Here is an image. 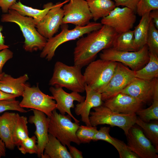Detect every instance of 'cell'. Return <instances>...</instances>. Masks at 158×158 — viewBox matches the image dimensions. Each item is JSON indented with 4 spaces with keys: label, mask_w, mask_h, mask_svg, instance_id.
Listing matches in <instances>:
<instances>
[{
    "label": "cell",
    "mask_w": 158,
    "mask_h": 158,
    "mask_svg": "<svg viewBox=\"0 0 158 158\" xmlns=\"http://www.w3.org/2000/svg\"><path fill=\"white\" fill-rule=\"evenodd\" d=\"M117 33L112 28L102 25L77 42L73 51L74 65L81 68L94 61L98 53L112 47Z\"/></svg>",
    "instance_id": "6da1fadb"
},
{
    "label": "cell",
    "mask_w": 158,
    "mask_h": 158,
    "mask_svg": "<svg viewBox=\"0 0 158 158\" xmlns=\"http://www.w3.org/2000/svg\"><path fill=\"white\" fill-rule=\"evenodd\" d=\"M1 21L15 23L19 26L25 39L23 48L25 51L31 52L42 50L44 47L47 39L37 31L32 18L23 16L14 10L9 9L7 13L2 15Z\"/></svg>",
    "instance_id": "7a4b0ae2"
},
{
    "label": "cell",
    "mask_w": 158,
    "mask_h": 158,
    "mask_svg": "<svg viewBox=\"0 0 158 158\" xmlns=\"http://www.w3.org/2000/svg\"><path fill=\"white\" fill-rule=\"evenodd\" d=\"M81 68L77 65L69 66L57 61L54 65L49 85L65 87L72 92L83 93L85 91L86 83Z\"/></svg>",
    "instance_id": "3957f363"
},
{
    "label": "cell",
    "mask_w": 158,
    "mask_h": 158,
    "mask_svg": "<svg viewBox=\"0 0 158 158\" xmlns=\"http://www.w3.org/2000/svg\"><path fill=\"white\" fill-rule=\"evenodd\" d=\"M102 25L101 23L91 22L85 26H76L73 29L69 30L67 24H62L61 25V32L55 36L47 39L46 44L40 54V57L45 58L48 61H51L54 56L56 49L60 45L99 30Z\"/></svg>",
    "instance_id": "277c9868"
},
{
    "label": "cell",
    "mask_w": 158,
    "mask_h": 158,
    "mask_svg": "<svg viewBox=\"0 0 158 158\" xmlns=\"http://www.w3.org/2000/svg\"><path fill=\"white\" fill-rule=\"evenodd\" d=\"M117 63L101 59L92 61L83 74L86 84L102 93L112 78Z\"/></svg>",
    "instance_id": "5b68a950"
},
{
    "label": "cell",
    "mask_w": 158,
    "mask_h": 158,
    "mask_svg": "<svg viewBox=\"0 0 158 158\" xmlns=\"http://www.w3.org/2000/svg\"><path fill=\"white\" fill-rule=\"evenodd\" d=\"M56 109L49 117V133L56 137L64 145L68 147L71 142L80 145L81 143L76 135L79 123L72 122L69 115L58 113Z\"/></svg>",
    "instance_id": "8992f818"
},
{
    "label": "cell",
    "mask_w": 158,
    "mask_h": 158,
    "mask_svg": "<svg viewBox=\"0 0 158 158\" xmlns=\"http://www.w3.org/2000/svg\"><path fill=\"white\" fill-rule=\"evenodd\" d=\"M90 112L89 120L91 126L107 124L122 129L126 135L130 128L135 124L136 114H126L114 112L103 104L94 107Z\"/></svg>",
    "instance_id": "52a82bcc"
},
{
    "label": "cell",
    "mask_w": 158,
    "mask_h": 158,
    "mask_svg": "<svg viewBox=\"0 0 158 158\" xmlns=\"http://www.w3.org/2000/svg\"><path fill=\"white\" fill-rule=\"evenodd\" d=\"M99 57L102 59L121 63L134 71L143 67L149 60V51L146 44L135 51H118L110 47L102 50Z\"/></svg>",
    "instance_id": "ba28073f"
},
{
    "label": "cell",
    "mask_w": 158,
    "mask_h": 158,
    "mask_svg": "<svg viewBox=\"0 0 158 158\" xmlns=\"http://www.w3.org/2000/svg\"><path fill=\"white\" fill-rule=\"evenodd\" d=\"M22 85L24 90L20 106L24 108L40 111L49 117L53 111L56 109V104L54 97L43 92L39 87L38 83L32 87L25 83Z\"/></svg>",
    "instance_id": "9c48e42d"
},
{
    "label": "cell",
    "mask_w": 158,
    "mask_h": 158,
    "mask_svg": "<svg viewBox=\"0 0 158 158\" xmlns=\"http://www.w3.org/2000/svg\"><path fill=\"white\" fill-rule=\"evenodd\" d=\"M132 126L126 135L128 148L139 158H157V150L140 128Z\"/></svg>",
    "instance_id": "30bf717a"
},
{
    "label": "cell",
    "mask_w": 158,
    "mask_h": 158,
    "mask_svg": "<svg viewBox=\"0 0 158 158\" xmlns=\"http://www.w3.org/2000/svg\"><path fill=\"white\" fill-rule=\"evenodd\" d=\"M63 6V24L71 23L83 26L89 23L92 18L86 0H69Z\"/></svg>",
    "instance_id": "8fae6325"
},
{
    "label": "cell",
    "mask_w": 158,
    "mask_h": 158,
    "mask_svg": "<svg viewBox=\"0 0 158 158\" xmlns=\"http://www.w3.org/2000/svg\"><path fill=\"white\" fill-rule=\"evenodd\" d=\"M135 11L126 7H115L106 17L102 18L101 23L113 28L117 33L130 30L136 19Z\"/></svg>",
    "instance_id": "7c38bea8"
},
{
    "label": "cell",
    "mask_w": 158,
    "mask_h": 158,
    "mask_svg": "<svg viewBox=\"0 0 158 158\" xmlns=\"http://www.w3.org/2000/svg\"><path fill=\"white\" fill-rule=\"evenodd\" d=\"M69 1L66 0L54 4L42 19L36 24L37 31L47 39L53 37L63 24L64 11L62 7Z\"/></svg>",
    "instance_id": "4fadbf2b"
},
{
    "label": "cell",
    "mask_w": 158,
    "mask_h": 158,
    "mask_svg": "<svg viewBox=\"0 0 158 158\" xmlns=\"http://www.w3.org/2000/svg\"><path fill=\"white\" fill-rule=\"evenodd\" d=\"M135 78L134 71L117 62L112 78L101 93L102 100L104 101L121 92Z\"/></svg>",
    "instance_id": "5bb4252c"
},
{
    "label": "cell",
    "mask_w": 158,
    "mask_h": 158,
    "mask_svg": "<svg viewBox=\"0 0 158 158\" xmlns=\"http://www.w3.org/2000/svg\"><path fill=\"white\" fill-rule=\"evenodd\" d=\"M158 88V78L148 81L135 77L121 92L129 95L142 103H147L153 100Z\"/></svg>",
    "instance_id": "9a60e30c"
},
{
    "label": "cell",
    "mask_w": 158,
    "mask_h": 158,
    "mask_svg": "<svg viewBox=\"0 0 158 158\" xmlns=\"http://www.w3.org/2000/svg\"><path fill=\"white\" fill-rule=\"evenodd\" d=\"M49 91L54 100L56 101V109H57L62 114L65 115L67 113L75 122L79 123V121L73 115L71 109L74 107V101H77L79 103L82 102L85 99V97L76 92L67 93L63 90V88L60 87L51 86L49 88Z\"/></svg>",
    "instance_id": "2e32d148"
},
{
    "label": "cell",
    "mask_w": 158,
    "mask_h": 158,
    "mask_svg": "<svg viewBox=\"0 0 158 158\" xmlns=\"http://www.w3.org/2000/svg\"><path fill=\"white\" fill-rule=\"evenodd\" d=\"M142 104L129 95L120 92L104 101L103 104L116 112L132 114L141 109Z\"/></svg>",
    "instance_id": "e0dca14e"
},
{
    "label": "cell",
    "mask_w": 158,
    "mask_h": 158,
    "mask_svg": "<svg viewBox=\"0 0 158 158\" xmlns=\"http://www.w3.org/2000/svg\"><path fill=\"white\" fill-rule=\"evenodd\" d=\"M33 115L29 117L28 122L35 126L34 133L37 139V154L41 158L44 153L45 147L48 139V128L49 122V117L40 111L31 109Z\"/></svg>",
    "instance_id": "ac0fdd59"
},
{
    "label": "cell",
    "mask_w": 158,
    "mask_h": 158,
    "mask_svg": "<svg viewBox=\"0 0 158 158\" xmlns=\"http://www.w3.org/2000/svg\"><path fill=\"white\" fill-rule=\"evenodd\" d=\"M85 90L86 97L84 100L75 105L74 111L77 116H80L81 121L86 125H91L89 116L92 108L101 106L103 104L101 93L93 89L85 84Z\"/></svg>",
    "instance_id": "d6986e66"
},
{
    "label": "cell",
    "mask_w": 158,
    "mask_h": 158,
    "mask_svg": "<svg viewBox=\"0 0 158 158\" xmlns=\"http://www.w3.org/2000/svg\"><path fill=\"white\" fill-rule=\"evenodd\" d=\"M17 114L5 112L0 116V138L4 143L6 148L13 150L15 145L13 139V133Z\"/></svg>",
    "instance_id": "ffe728a7"
},
{
    "label": "cell",
    "mask_w": 158,
    "mask_h": 158,
    "mask_svg": "<svg viewBox=\"0 0 158 158\" xmlns=\"http://www.w3.org/2000/svg\"><path fill=\"white\" fill-rule=\"evenodd\" d=\"M28 79L27 74L15 78L5 73L0 80V90L6 93L16 95L18 97L22 96L24 90L22 84L25 83Z\"/></svg>",
    "instance_id": "44dd1931"
},
{
    "label": "cell",
    "mask_w": 158,
    "mask_h": 158,
    "mask_svg": "<svg viewBox=\"0 0 158 158\" xmlns=\"http://www.w3.org/2000/svg\"><path fill=\"white\" fill-rule=\"evenodd\" d=\"M41 158H72L66 146L49 133L48 139Z\"/></svg>",
    "instance_id": "7402d4cb"
},
{
    "label": "cell",
    "mask_w": 158,
    "mask_h": 158,
    "mask_svg": "<svg viewBox=\"0 0 158 158\" xmlns=\"http://www.w3.org/2000/svg\"><path fill=\"white\" fill-rule=\"evenodd\" d=\"M54 5L52 2H49L44 5L43 9L40 10L24 5L19 1L13 4L9 9L15 10L23 16L32 18L36 24L42 19Z\"/></svg>",
    "instance_id": "603a6c76"
},
{
    "label": "cell",
    "mask_w": 158,
    "mask_h": 158,
    "mask_svg": "<svg viewBox=\"0 0 158 158\" xmlns=\"http://www.w3.org/2000/svg\"><path fill=\"white\" fill-rule=\"evenodd\" d=\"M92 18L96 21L104 18L116 7L112 0H86Z\"/></svg>",
    "instance_id": "cb8c5ba5"
},
{
    "label": "cell",
    "mask_w": 158,
    "mask_h": 158,
    "mask_svg": "<svg viewBox=\"0 0 158 158\" xmlns=\"http://www.w3.org/2000/svg\"><path fill=\"white\" fill-rule=\"evenodd\" d=\"M150 12L142 16L138 24L133 30L134 41L137 50L146 44L150 24L152 19L149 16Z\"/></svg>",
    "instance_id": "d4e9b609"
},
{
    "label": "cell",
    "mask_w": 158,
    "mask_h": 158,
    "mask_svg": "<svg viewBox=\"0 0 158 158\" xmlns=\"http://www.w3.org/2000/svg\"><path fill=\"white\" fill-rule=\"evenodd\" d=\"M149 60L146 65L140 69L134 71L135 78L151 80L158 78V56L149 52Z\"/></svg>",
    "instance_id": "484cf974"
},
{
    "label": "cell",
    "mask_w": 158,
    "mask_h": 158,
    "mask_svg": "<svg viewBox=\"0 0 158 158\" xmlns=\"http://www.w3.org/2000/svg\"><path fill=\"white\" fill-rule=\"evenodd\" d=\"M111 47L118 51H137L135 44L133 30L117 33L113 40Z\"/></svg>",
    "instance_id": "4316f807"
},
{
    "label": "cell",
    "mask_w": 158,
    "mask_h": 158,
    "mask_svg": "<svg viewBox=\"0 0 158 158\" xmlns=\"http://www.w3.org/2000/svg\"><path fill=\"white\" fill-rule=\"evenodd\" d=\"M27 118L17 113L13 133L14 143L17 146L23 140L29 137Z\"/></svg>",
    "instance_id": "83f0119b"
},
{
    "label": "cell",
    "mask_w": 158,
    "mask_h": 158,
    "mask_svg": "<svg viewBox=\"0 0 158 158\" xmlns=\"http://www.w3.org/2000/svg\"><path fill=\"white\" fill-rule=\"evenodd\" d=\"M110 131L109 127H101L95 134L92 141L101 140L107 142L113 146L120 154L128 146L123 142L111 137L109 134Z\"/></svg>",
    "instance_id": "f1b7e54d"
},
{
    "label": "cell",
    "mask_w": 158,
    "mask_h": 158,
    "mask_svg": "<svg viewBox=\"0 0 158 158\" xmlns=\"http://www.w3.org/2000/svg\"><path fill=\"white\" fill-rule=\"evenodd\" d=\"M135 124L142 129L145 135L158 150V121L151 123L146 122L137 116Z\"/></svg>",
    "instance_id": "f546056e"
},
{
    "label": "cell",
    "mask_w": 158,
    "mask_h": 158,
    "mask_svg": "<svg viewBox=\"0 0 158 158\" xmlns=\"http://www.w3.org/2000/svg\"><path fill=\"white\" fill-rule=\"evenodd\" d=\"M136 114L143 121L149 122L152 120H158V88L155 92L152 105L144 109H140Z\"/></svg>",
    "instance_id": "4dcf8cb0"
},
{
    "label": "cell",
    "mask_w": 158,
    "mask_h": 158,
    "mask_svg": "<svg viewBox=\"0 0 158 158\" xmlns=\"http://www.w3.org/2000/svg\"><path fill=\"white\" fill-rule=\"evenodd\" d=\"M146 45L149 52L158 56V30L152 19L150 24Z\"/></svg>",
    "instance_id": "1f68e13d"
},
{
    "label": "cell",
    "mask_w": 158,
    "mask_h": 158,
    "mask_svg": "<svg viewBox=\"0 0 158 158\" xmlns=\"http://www.w3.org/2000/svg\"><path fill=\"white\" fill-rule=\"evenodd\" d=\"M97 131L96 126L81 125L78 128L76 135L81 143H89L92 140Z\"/></svg>",
    "instance_id": "d6a6232c"
},
{
    "label": "cell",
    "mask_w": 158,
    "mask_h": 158,
    "mask_svg": "<svg viewBox=\"0 0 158 158\" xmlns=\"http://www.w3.org/2000/svg\"><path fill=\"white\" fill-rule=\"evenodd\" d=\"M19 150L23 154H37V139L35 135L29 137L23 140L17 146Z\"/></svg>",
    "instance_id": "836d02e7"
},
{
    "label": "cell",
    "mask_w": 158,
    "mask_h": 158,
    "mask_svg": "<svg viewBox=\"0 0 158 158\" xmlns=\"http://www.w3.org/2000/svg\"><path fill=\"white\" fill-rule=\"evenodd\" d=\"M158 9V0H139L136 11L138 14L142 16L145 13Z\"/></svg>",
    "instance_id": "e575fe53"
},
{
    "label": "cell",
    "mask_w": 158,
    "mask_h": 158,
    "mask_svg": "<svg viewBox=\"0 0 158 158\" xmlns=\"http://www.w3.org/2000/svg\"><path fill=\"white\" fill-rule=\"evenodd\" d=\"M19 101L16 99L0 100V113L9 110L15 111L22 113H26L28 111L21 107Z\"/></svg>",
    "instance_id": "d590c367"
},
{
    "label": "cell",
    "mask_w": 158,
    "mask_h": 158,
    "mask_svg": "<svg viewBox=\"0 0 158 158\" xmlns=\"http://www.w3.org/2000/svg\"><path fill=\"white\" fill-rule=\"evenodd\" d=\"M13 56V53L8 49L0 51V73H2L3 68L6 63Z\"/></svg>",
    "instance_id": "8d00e7d4"
},
{
    "label": "cell",
    "mask_w": 158,
    "mask_h": 158,
    "mask_svg": "<svg viewBox=\"0 0 158 158\" xmlns=\"http://www.w3.org/2000/svg\"><path fill=\"white\" fill-rule=\"evenodd\" d=\"M116 6H122L128 8L135 12L139 0H114Z\"/></svg>",
    "instance_id": "74e56055"
},
{
    "label": "cell",
    "mask_w": 158,
    "mask_h": 158,
    "mask_svg": "<svg viewBox=\"0 0 158 158\" xmlns=\"http://www.w3.org/2000/svg\"><path fill=\"white\" fill-rule=\"evenodd\" d=\"M17 0H0V7L2 12L6 13L10 7L16 2Z\"/></svg>",
    "instance_id": "f35d334b"
},
{
    "label": "cell",
    "mask_w": 158,
    "mask_h": 158,
    "mask_svg": "<svg viewBox=\"0 0 158 158\" xmlns=\"http://www.w3.org/2000/svg\"><path fill=\"white\" fill-rule=\"evenodd\" d=\"M121 158H139L138 155L131 150L128 147L119 154Z\"/></svg>",
    "instance_id": "ab89813d"
},
{
    "label": "cell",
    "mask_w": 158,
    "mask_h": 158,
    "mask_svg": "<svg viewBox=\"0 0 158 158\" xmlns=\"http://www.w3.org/2000/svg\"><path fill=\"white\" fill-rule=\"evenodd\" d=\"M68 147L69 150V152L72 158H83L82 152L75 147L70 145Z\"/></svg>",
    "instance_id": "60d3db41"
},
{
    "label": "cell",
    "mask_w": 158,
    "mask_h": 158,
    "mask_svg": "<svg viewBox=\"0 0 158 158\" xmlns=\"http://www.w3.org/2000/svg\"><path fill=\"white\" fill-rule=\"evenodd\" d=\"M17 97L16 95L6 93L0 90V100L15 99Z\"/></svg>",
    "instance_id": "b9f144b4"
},
{
    "label": "cell",
    "mask_w": 158,
    "mask_h": 158,
    "mask_svg": "<svg viewBox=\"0 0 158 158\" xmlns=\"http://www.w3.org/2000/svg\"><path fill=\"white\" fill-rule=\"evenodd\" d=\"M149 16L152 18L155 26L158 29V9L150 11L149 13Z\"/></svg>",
    "instance_id": "7bdbcfd3"
},
{
    "label": "cell",
    "mask_w": 158,
    "mask_h": 158,
    "mask_svg": "<svg viewBox=\"0 0 158 158\" xmlns=\"http://www.w3.org/2000/svg\"><path fill=\"white\" fill-rule=\"evenodd\" d=\"M3 29L2 27H0V51L5 49L8 48L9 46L5 44L4 37L1 33V31Z\"/></svg>",
    "instance_id": "ee69618b"
},
{
    "label": "cell",
    "mask_w": 158,
    "mask_h": 158,
    "mask_svg": "<svg viewBox=\"0 0 158 158\" xmlns=\"http://www.w3.org/2000/svg\"><path fill=\"white\" fill-rule=\"evenodd\" d=\"M6 148L4 143L0 138V158L5 156Z\"/></svg>",
    "instance_id": "f6af8a7d"
},
{
    "label": "cell",
    "mask_w": 158,
    "mask_h": 158,
    "mask_svg": "<svg viewBox=\"0 0 158 158\" xmlns=\"http://www.w3.org/2000/svg\"><path fill=\"white\" fill-rule=\"evenodd\" d=\"M5 73L4 72H2L0 73V80Z\"/></svg>",
    "instance_id": "bcb514c9"
}]
</instances>
